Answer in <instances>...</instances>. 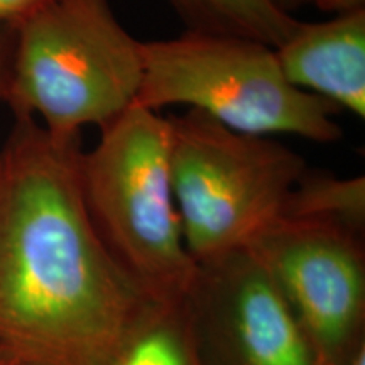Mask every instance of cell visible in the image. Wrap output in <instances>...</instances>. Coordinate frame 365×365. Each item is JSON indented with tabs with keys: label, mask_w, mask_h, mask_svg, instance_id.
I'll use <instances>...</instances> for the list:
<instances>
[{
	"label": "cell",
	"mask_w": 365,
	"mask_h": 365,
	"mask_svg": "<svg viewBox=\"0 0 365 365\" xmlns=\"http://www.w3.org/2000/svg\"><path fill=\"white\" fill-rule=\"evenodd\" d=\"M81 153L34 118L0 148V365H110L150 303L91 223Z\"/></svg>",
	"instance_id": "obj_1"
},
{
	"label": "cell",
	"mask_w": 365,
	"mask_h": 365,
	"mask_svg": "<svg viewBox=\"0 0 365 365\" xmlns=\"http://www.w3.org/2000/svg\"><path fill=\"white\" fill-rule=\"evenodd\" d=\"M2 102L58 137L108 127L134 107L143 85L140 44L108 0H43L12 22Z\"/></svg>",
	"instance_id": "obj_2"
},
{
	"label": "cell",
	"mask_w": 365,
	"mask_h": 365,
	"mask_svg": "<svg viewBox=\"0 0 365 365\" xmlns=\"http://www.w3.org/2000/svg\"><path fill=\"white\" fill-rule=\"evenodd\" d=\"M168 117L134 105L80 156L81 193L95 230L145 298L185 299L196 274L182 239Z\"/></svg>",
	"instance_id": "obj_3"
},
{
	"label": "cell",
	"mask_w": 365,
	"mask_h": 365,
	"mask_svg": "<svg viewBox=\"0 0 365 365\" xmlns=\"http://www.w3.org/2000/svg\"><path fill=\"white\" fill-rule=\"evenodd\" d=\"M143 85L135 105L159 112L185 105L228 129L250 135H298L319 144L341 139L340 110L296 88L276 49L240 36L188 31L145 41Z\"/></svg>",
	"instance_id": "obj_4"
},
{
	"label": "cell",
	"mask_w": 365,
	"mask_h": 365,
	"mask_svg": "<svg viewBox=\"0 0 365 365\" xmlns=\"http://www.w3.org/2000/svg\"><path fill=\"white\" fill-rule=\"evenodd\" d=\"M168 120L173 191L191 259L247 249L282 217L307 161L272 137L235 132L202 112Z\"/></svg>",
	"instance_id": "obj_5"
},
{
	"label": "cell",
	"mask_w": 365,
	"mask_h": 365,
	"mask_svg": "<svg viewBox=\"0 0 365 365\" xmlns=\"http://www.w3.org/2000/svg\"><path fill=\"white\" fill-rule=\"evenodd\" d=\"M364 234L279 218L249 245L312 345L318 365H352L365 350Z\"/></svg>",
	"instance_id": "obj_6"
},
{
	"label": "cell",
	"mask_w": 365,
	"mask_h": 365,
	"mask_svg": "<svg viewBox=\"0 0 365 365\" xmlns=\"http://www.w3.org/2000/svg\"><path fill=\"white\" fill-rule=\"evenodd\" d=\"M182 303L203 365H318L293 312L249 249L196 262Z\"/></svg>",
	"instance_id": "obj_7"
},
{
	"label": "cell",
	"mask_w": 365,
	"mask_h": 365,
	"mask_svg": "<svg viewBox=\"0 0 365 365\" xmlns=\"http://www.w3.org/2000/svg\"><path fill=\"white\" fill-rule=\"evenodd\" d=\"M276 56L296 88L365 117V7L299 22Z\"/></svg>",
	"instance_id": "obj_8"
},
{
	"label": "cell",
	"mask_w": 365,
	"mask_h": 365,
	"mask_svg": "<svg viewBox=\"0 0 365 365\" xmlns=\"http://www.w3.org/2000/svg\"><path fill=\"white\" fill-rule=\"evenodd\" d=\"M188 31L240 36L277 49L299 26L272 0H170Z\"/></svg>",
	"instance_id": "obj_9"
},
{
	"label": "cell",
	"mask_w": 365,
	"mask_h": 365,
	"mask_svg": "<svg viewBox=\"0 0 365 365\" xmlns=\"http://www.w3.org/2000/svg\"><path fill=\"white\" fill-rule=\"evenodd\" d=\"M110 365H203L182 299L150 301Z\"/></svg>",
	"instance_id": "obj_10"
},
{
	"label": "cell",
	"mask_w": 365,
	"mask_h": 365,
	"mask_svg": "<svg viewBox=\"0 0 365 365\" xmlns=\"http://www.w3.org/2000/svg\"><path fill=\"white\" fill-rule=\"evenodd\" d=\"M281 218L331 222L364 234L365 178H340L307 168L287 196Z\"/></svg>",
	"instance_id": "obj_11"
},
{
	"label": "cell",
	"mask_w": 365,
	"mask_h": 365,
	"mask_svg": "<svg viewBox=\"0 0 365 365\" xmlns=\"http://www.w3.org/2000/svg\"><path fill=\"white\" fill-rule=\"evenodd\" d=\"M14 43V27L12 22L0 21V102L4 97V88H6L9 63H11Z\"/></svg>",
	"instance_id": "obj_12"
},
{
	"label": "cell",
	"mask_w": 365,
	"mask_h": 365,
	"mask_svg": "<svg viewBox=\"0 0 365 365\" xmlns=\"http://www.w3.org/2000/svg\"><path fill=\"white\" fill-rule=\"evenodd\" d=\"M43 0H0V21L14 22Z\"/></svg>",
	"instance_id": "obj_13"
},
{
	"label": "cell",
	"mask_w": 365,
	"mask_h": 365,
	"mask_svg": "<svg viewBox=\"0 0 365 365\" xmlns=\"http://www.w3.org/2000/svg\"><path fill=\"white\" fill-rule=\"evenodd\" d=\"M313 6H317L322 12L341 14L365 7V0H313Z\"/></svg>",
	"instance_id": "obj_14"
},
{
	"label": "cell",
	"mask_w": 365,
	"mask_h": 365,
	"mask_svg": "<svg viewBox=\"0 0 365 365\" xmlns=\"http://www.w3.org/2000/svg\"><path fill=\"white\" fill-rule=\"evenodd\" d=\"M272 2L276 4V6L279 7L281 11H284L287 14H291V16H294L296 11H299L301 7L313 4V0H272Z\"/></svg>",
	"instance_id": "obj_15"
},
{
	"label": "cell",
	"mask_w": 365,
	"mask_h": 365,
	"mask_svg": "<svg viewBox=\"0 0 365 365\" xmlns=\"http://www.w3.org/2000/svg\"><path fill=\"white\" fill-rule=\"evenodd\" d=\"M352 365H365V350H364V352L359 354V357L354 360Z\"/></svg>",
	"instance_id": "obj_16"
}]
</instances>
